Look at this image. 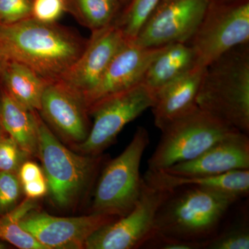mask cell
Returning a JSON list of instances; mask_svg holds the SVG:
<instances>
[{
    "label": "cell",
    "instance_id": "obj_27",
    "mask_svg": "<svg viewBox=\"0 0 249 249\" xmlns=\"http://www.w3.org/2000/svg\"><path fill=\"white\" fill-rule=\"evenodd\" d=\"M32 1L0 0V24H14L30 18Z\"/></svg>",
    "mask_w": 249,
    "mask_h": 249
},
{
    "label": "cell",
    "instance_id": "obj_14",
    "mask_svg": "<svg viewBox=\"0 0 249 249\" xmlns=\"http://www.w3.org/2000/svg\"><path fill=\"white\" fill-rule=\"evenodd\" d=\"M39 111L67 140L78 144L89 135V111L83 98L59 80L48 82L46 85Z\"/></svg>",
    "mask_w": 249,
    "mask_h": 249
},
{
    "label": "cell",
    "instance_id": "obj_7",
    "mask_svg": "<svg viewBox=\"0 0 249 249\" xmlns=\"http://www.w3.org/2000/svg\"><path fill=\"white\" fill-rule=\"evenodd\" d=\"M249 0L210 1L188 45L196 65L205 68L231 49L249 44Z\"/></svg>",
    "mask_w": 249,
    "mask_h": 249
},
{
    "label": "cell",
    "instance_id": "obj_13",
    "mask_svg": "<svg viewBox=\"0 0 249 249\" xmlns=\"http://www.w3.org/2000/svg\"><path fill=\"white\" fill-rule=\"evenodd\" d=\"M163 47H144L127 40L108 65L96 88L83 98L88 110L96 103L142 83L151 62Z\"/></svg>",
    "mask_w": 249,
    "mask_h": 249
},
{
    "label": "cell",
    "instance_id": "obj_11",
    "mask_svg": "<svg viewBox=\"0 0 249 249\" xmlns=\"http://www.w3.org/2000/svg\"><path fill=\"white\" fill-rule=\"evenodd\" d=\"M117 219L95 213L80 217H55L33 210L19 225L47 249H85L93 232Z\"/></svg>",
    "mask_w": 249,
    "mask_h": 249
},
{
    "label": "cell",
    "instance_id": "obj_31",
    "mask_svg": "<svg viewBox=\"0 0 249 249\" xmlns=\"http://www.w3.org/2000/svg\"><path fill=\"white\" fill-rule=\"evenodd\" d=\"M18 178L22 185L43 176L40 167L36 163L31 161L25 162L21 164L18 170Z\"/></svg>",
    "mask_w": 249,
    "mask_h": 249
},
{
    "label": "cell",
    "instance_id": "obj_18",
    "mask_svg": "<svg viewBox=\"0 0 249 249\" xmlns=\"http://www.w3.org/2000/svg\"><path fill=\"white\" fill-rule=\"evenodd\" d=\"M36 112L15 101L0 87V124L27 157L38 155Z\"/></svg>",
    "mask_w": 249,
    "mask_h": 249
},
{
    "label": "cell",
    "instance_id": "obj_34",
    "mask_svg": "<svg viewBox=\"0 0 249 249\" xmlns=\"http://www.w3.org/2000/svg\"><path fill=\"white\" fill-rule=\"evenodd\" d=\"M118 1L120 2L121 6H125L130 1V0H118Z\"/></svg>",
    "mask_w": 249,
    "mask_h": 249
},
{
    "label": "cell",
    "instance_id": "obj_15",
    "mask_svg": "<svg viewBox=\"0 0 249 249\" xmlns=\"http://www.w3.org/2000/svg\"><path fill=\"white\" fill-rule=\"evenodd\" d=\"M249 169V135L237 131L216 142L199 157L163 170L183 177L213 176Z\"/></svg>",
    "mask_w": 249,
    "mask_h": 249
},
{
    "label": "cell",
    "instance_id": "obj_1",
    "mask_svg": "<svg viewBox=\"0 0 249 249\" xmlns=\"http://www.w3.org/2000/svg\"><path fill=\"white\" fill-rule=\"evenodd\" d=\"M0 41L9 59L27 65L49 82L60 80L87 44L56 22H41L31 18L0 24Z\"/></svg>",
    "mask_w": 249,
    "mask_h": 249
},
{
    "label": "cell",
    "instance_id": "obj_6",
    "mask_svg": "<svg viewBox=\"0 0 249 249\" xmlns=\"http://www.w3.org/2000/svg\"><path fill=\"white\" fill-rule=\"evenodd\" d=\"M38 155L52 200L60 208L70 206L92 181L102 157L78 155L62 145L38 114Z\"/></svg>",
    "mask_w": 249,
    "mask_h": 249
},
{
    "label": "cell",
    "instance_id": "obj_10",
    "mask_svg": "<svg viewBox=\"0 0 249 249\" xmlns=\"http://www.w3.org/2000/svg\"><path fill=\"white\" fill-rule=\"evenodd\" d=\"M209 4V0H160L133 40L144 47L188 43Z\"/></svg>",
    "mask_w": 249,
    "mask_h": 249
},
{
    "label": "cell",
    "instance_id": "obj_25",
    "mask_svg": "<svg viewBox=\"0 0 249 249\" xmlns=\"http://www.w3.org/2000/svg\"><path fill=\"white\" fill-rule=\"evenodd\" d=\"M21 186L17 173L0 171V214L9 212L17 206Z\"/></svg>",
    "mask_w": 249,
    "mask_h": 249
},
{
    "label": "cell",
    "instance_id": "obj_28",
    "mask_svg": "<svg viewBox=\"0 0 249 249\" xmlns=\"http://www.w3.org/2000/svg\"><path fill=\"white\" fill-rule=\"evenodd\" d=\"M67 0H33L31 18L45 23H55L66 12Z\"/></svg>",
    "mask_w": 249,
    "mask_h": 249
},
{
    "label": "cell",
    "instance_id": "obj_8",
    "mask_svg": "<svg viewBox=\"0 0 249 249\" xmlns=\"http://www.w3.org/2000/svg\"><path fill=\"white\" fill-rule=\"evenodd\" d=\"M155 95L143 83L116 93L89 108L93 122L89 135L77 144L87 155H99L115 142L126 124L155 104Z\"/></svg>",
    "mask_w": 249,
    "mask_h": 249
},
{
    "label": "cell",
    "instance_id": "obj_19",
    "mask_svg": "<svg viewBox=\"0 0 249 249\" xmlns=\"http://www.w3.org/2000/svg\"><path fill=\"white\" fill-rule=\"evenodd\" d=\"M196 67V55L191 46L182 42L170 44L151 62L142 83L156 95Z\"/></svg>",
    "mask_w": 249,
    "mask_h": 249
},
{
    "label": "cell",
    "instance_id": "obj_12",
    "mask_svg": "<svg viewBox=\"0 0 249 249\" xmlns=\"http://www.w3.org/2000/svg\"><path fill=\"white\" fill-rule=\"evenodd\" d=\"M127 40L114 21L107 27L93 31L83 52L59 81L83 99L96 88L111 60Z\"/></svg>",
    "mask_w": 249,
    "mask_h": 249
},
{
    "label": "cell",
    "instance_id": "obj_3",
    "mask_svg": "<svg viewBox=\"0 0 249 249\" xmlns=\"http://www.w3.org/2000/svg\"><path fill=\"white\" fill-rule=\"evenodd\" d=\"M205 112L249 134V46H237L205 67L196 96Z\"/></svg>",
    "mask_w": 249,
    "mask_h": 249
},
{
    "label": "cell",
    "instance_id": "obj_4",
    "mask_svg": "<svg viewBox=\"0 0 249 249\" xmlns=\"http://www.w3.org/2000/svg\"><path fill=\"white\" fill-rule=\"evenodd\" d=\"M149 143L147 129L138 127L122 153L106 163L95 188L92 213L119 218L133 209L142 192L141 163Z\"/></svg>",
    "mask_w": 249,
    "mask_h": 249
},
{
    "label": "cell",
    "instance_id": "obj_24",
    "mask_svg": "<svg viewBox=\"0 0 249 249\" xmlns=\"http://www.w3.org/2000/svg\"><path fill=\"white\" fill-rule=\"evenodd\" d=\"M160 0H130L114 22L125 38L133 40Z\"/></svg>",
    "mask_w": 249,
    "mask_h": 249
},
{
    "label": "cell",
    "instance_id": "obj_5",
    "mask_svg": "<svg viewBox=\"0 0 249 249\" xmlns=\"http://www.w3.org/2000/svg\"><path fill=\"white\" fill-rule=\"evenodd\" d=\"M160 131V142L147 161L149 170H163L194 160L216 142L239 130L197 107Z\"/></svg>",
    "mask_w": 249,
    "mask_h": 249
},
{
    "label": "cell",
    "instance_id": "obj_22",
    "mask_svg": "<svg viewBox=\"0 0 249 249\" xmlns=\"http://www.w3.org/2000/svg\"><path fill=\"white\" fill-rule=\"evenodd\" d=\"M121 6L118 0H67L66 12L93 32L114 22Z\"/></svg>",
    "mask_w": 249,
    "mask_h": 249
},
{
    "label": "cell",
    "instance_id": "obj_26",
    "mask_svg": "<svg viewBox=\"0 0 249 249\" xmlns=\"http://www.w3.org/2000/svg\"><path fill=\"white\" fill-rule=\"evenodd\" d=\"M25 156L0 124V171L17 173Z\"/></svg>",
    "mask_w": 249,
    "mask_h": 249
},
{
    "label": "cell",
    "instance_id": "obj_35",
    "mask_svg": "<svg viewBox=\"0 0 249 249\" xmlns=\"http://www.w3.org/2000/svg\"><path fill=\"white\" fill-rule=\"evenodd\" d=\"M6 249V244H5L4 242H1V241H0V249Z\"/></svg>",
    "mask_w": 249,
    "mask_h": 249
},
{
    "label": "cell",
    "instance_id": "obj_17",
    "mask_svg": "<svg viewBox=\"0 0 249 249\" xmlns=\"http://www.w3.org/2000/svg\"><path fill=\"white\" fill-rule=\"evenodd\" d=\"M142 178L168 191L191 185L214 190L239 199H246L249 194V169L233 170L213 176L198 177L178 176L163 170H147Z\"/></svg>",
    "mask_w": 249,
    "mask_h": 249
},
{
    "label": "cell",
    "instance_id": "obj_33",
    "mask_svg": "<svg viewBox=\"0 0 249 249\" xmlns=\"http://www.w3.org/2000/svg\"><path fill=\"white\" fill-rule=\"evenodd\" d=\"M8 58H3V57H0V76H1V72H2L3 68H4L5 63H6V60Z\"/></svg>",
    "mask_w": 249,
    "mask_h": 249
},
{
    "label": "cell",
    "instance_id": "obj_20",
    "mask_svg": "<svg viewBox=\"0 0 249 249\" xmlns=\"http://www.w3.org/2000/svg\"><path fill=\"white\" fill-rule=\"evenodd\" d=\"M48 82L27 65L12 59L6 60L0 76V87L15 101L32 111L40 110Z\"/></svg>",
    "mask_w": 249,
    "mask_h": 249
},
{
    "label": "cell",
    "instance_id": "obj_21",
    "mask_svg": "<svg viewBox=\"0 0 249 249\" xmlns=\"http://www.w3.org/2000/svg\"><path fill=\"white\" fill-rule=\"evenodd\" d=\"M242 199L232 206L215 235L206 242L204 249H249L248 203L241 204Z\"/></svg>",
    "mask_w": 249,
    "mask_h": 249
},
{
    "label": "cell",
    "instance_id": "obj_9",
    "mask_svg": "<svg viewBox=\"0 0 249 249\" xmlns=\"http://www.w3.org/2000/svg\"><path fill=\"white\" fill-rule=\"evenodd\" d=\"M140 196L133 209L100 228L85 243L88 249H137L153 229L157 211L170 191L149 182L142 177Z\"/></svg>",
    "mask_w": 249,
    "mask_h": 249
},
{
    "label": "cell",
    "instance_id": "obj_36",
    "mask_svg": "<svg viewBox=\"0 0 249 249\" xmlns=\"http://www.w3.org/2000/svg\"><path fill=\"white\" fill-rule=\"evenodd\" d=\"M210 1H231V0H210Z\"/></svg>",
    "mask_w": 249,
    "mask_h": 249
},
{
    "label": "cell",
    "instance_id": "obj_2",
    "mask_svg": "<svg viewBox=\"0 0 249 249\" xmlns=\"http://www.w3.org/2000/svg\"><path fill=\"white\" fill-rule=\"evenodd\" d=\"M236 196L196 186L170 190L160 205L152 232L206 245L237 201Z\"/></svg>",
    "mask_w": 249,
    "mask_h": 249
},
{
    "label": "cell",
    "instance_id": "obj_23",
    "mask_svg": "<svg viewBox=\"0 0 249 249\" xmlns=\"http://www.w3.org/2000/svg\"><path fill=\"white\" fill-rule=\"evenodd\" d=\"M35 208L34 199L28 198L9 212L0 214V241L20 249H47L19 225L21 219Z\"/></svg>",
    "mask_w": 249,
    "mask_h": 249
},
{
    "label": "cell",
    "instance_id": "obj_30",
    "mask_svg": "<svg viewBox=\"0 0 249 249\" xmlns=\"http://www.w3.org/2000/svg\"><path fill=\"white\" fill-rule=\"evenodd\" d=\"M22 186L26 196L33 199L45 196L49 191L48 184L44 175L30 182L24 183Z\"/></svg>",
    "mask_w": 249,
    "mask_h": 249
},
{
    "label": "cell",
    "instance_id": "obj_29",
    "mask_svg": "<svg viewBox=\"0 0 249 249\" xmlns=\"http://www.w3.org/2000/svg\"><path fill=\"white\" fill-rule=\"evenodd\" d=\"M144 249H204V245L199 242H187L151 232L141 246Z\"/></svg>",
    "mask_w": 249,
    "mask_h": 249
},
{
    "label": "cell",
    "instance_id": "obj_32",
    "mask_svg": "<svg viewBox=\"0 0 249 249\" xmlns=\"http://www.w3.org/2000/svg\"><path fill=\"white\" fill-rule=\"evenodd\" d=\"M0 57H3V58L9 59L7 56V54H6V52H5L4 47H3L2 44H1V41H0Z\"/></svg>",
    "mask_w": 249,
    "mask_h": 249
},
{
    "label": "cell",
    "instance_id": "obj_16",
    "mask_svg": "<svg viewBox=\"0 0 249 249\" xmlns=\"http://www.w3.org/2000/svg\"><path fill=\"white\" fill-rule=\"evenodd\" d=\"M204 70L194 67L156 93L151 109L157 128L162 130L173 121L197 107L196 96Z\"/></svg>",
    "mask_w": 249,
    "mask_h": 249
}]
</instances>
